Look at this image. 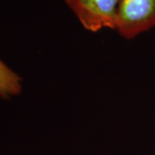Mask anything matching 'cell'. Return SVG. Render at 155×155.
<instances>
[{
    "instance_id": "obj_1",
    "label": "cell",
    "mask_w": 155,
    "mask_h": 155,
    "mask_svg": "<svg viewBox=\"0 0 155 155\" xmlns=\"http://www.w3.org/2000/svg\"><path fill=\"white\" fill-rule=\"evenodd\" d=\"M155 26V0H120L116 32L131 40Z\"/></svg>"
},
{
    "instance_id": "obj_2",
    "label": "cell",
    "mask_w": 155,
    "mask_h": 155,
    "mask_svg": "<svg viewBox=\"0 0 155 155\" xmlns=\"http://www.w3.org/2000/svg\"><path fill=\"white\" fill-rule=\"evenodd\" d=\"M84 28L98 32L104 28L116 29L120 0H65Z\"/></svg>"
},
{
    "instance_id": "obj_3",
    "label": "cell",
    "mask_w": 155,
    "mask_h": 155,
    "mask_svg": "<svg viewBox=\"0 0 155 155\" xmlns=\"http://www.w3.org/2000/svg\"><path fill=\"white\" fill-rule=\"evenodd\" d=\"M22 91V78L0 60V97L9 99Z\"/></svg>"
}]
</instances>
